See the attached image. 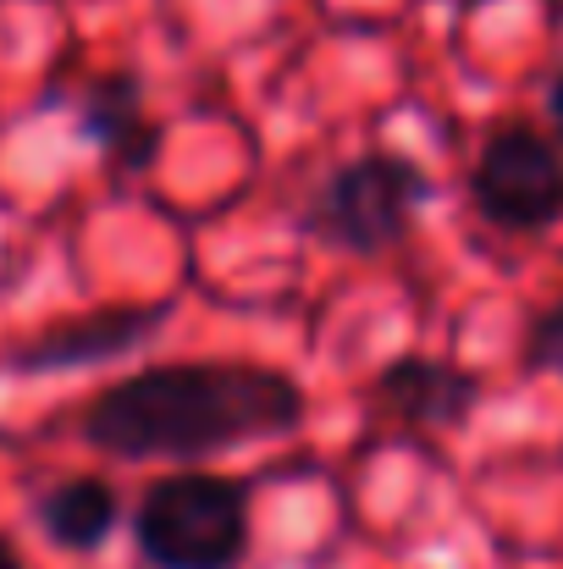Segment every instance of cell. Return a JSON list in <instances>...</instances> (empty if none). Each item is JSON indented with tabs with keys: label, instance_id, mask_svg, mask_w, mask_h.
Masks as SVG:
<instances>
[{
	"label": "cell",
	"instance_id": "6da1fadb",
	"mask_svg": "<svg viewBox=\"0 0 563 569\" xmlns=\"http://www.w3.org/2000/svg\"><path fill=\"white\" fill-rule=\"evenodd\" d=\"M304 426V387L260 360H167L78 409V437L122 465H204Z\"/></svg>",
	"mask_w": 563,
	"mask_h": 569
},
{
	"label": "cell",
	"instance_id": "7a4b0ae2",
	"mask_svg": "<svg viewBox=\"0 0 563 569\" xmlns=\"http://www.w3.org/2000/svg\"><path fill=\"white\" fill-rule=\"evenodd\" d=\"M249 481L178 465L133 503V553L144 569H238L249 559Z\"/></svg>",
	"mask_w": 563,
	"mask_h": 569
},
{
	"label": "cell",
	"instance_id": "3957f363",
	"mask_svg": "<svg viewBox=\"0 0 563 569\" xmlns=\"http://www.w3.org/2000/svg\"><path fill=\"white\" fill-rule=\"evenodd\" d=\"M431 199H436V183L425 178L420 161L398 150H365L354 161H338L315 183L304 204V232L332 254L381 260L414 232Z\"/></svg>",
	"mask_w": 563,
	"mask_h": 569
},
{
	"label": "cell",
	"instance_id": "277c9868",
	"mask_svg": "<svg viewBox=\"0 0 563 569\" xmlns=\"http://www.w3.org/2000/svg\"><path fill=\"white\" fill-rule=\"evenodd\" d=\"M470 210L514 238L563 227V144L536 122H497L464 178Z\"/></svg>",
	"mask_w": 563,
	"mask_h": 569
},
{
	"label": "cell",
	"instance_id": "5b68a950",
	"mask_svg": "<svg viewBox=\"0 0 563 569\" xmlns=\"http://www.w3.org/2000/svg\"><path fill=\"white\" fill-rule=\"evenodd\" d=\"M178 316V299H150V305H105L72 321H56L44 332H33L28 343H17L0 371L6 377H67V371H89V366H111L144 343L161 338V327Z\"/></svg>",
	"mask_w": 563,
	"mask_h": 569
},
{
	"label": "cell",
	"instance_id": "8992f818",
	"mask_svg": "<svg viewBox=\"0 0 563 569\" xmlns=\"http://www.w3.org/2000/svg\"><path fill=\"white\" fill-rule=\"evenodd\" d=\"M78 139L111 172H150L161 144H167V128L144 100V78L139 72L89 78L78 94Z\"/></svg>",
	"mask_w": 563,
	"mask_h": 569
},
{
	"label": "cell",
	"instance_id": "52a82bcc",
	"mask_svg": "<svg viewBox=\"0 0 563 569\" xmlns=\"http://www.w3.org/2000/svg\"><path fill=\"white\" fill-rule=\"evenodd\" d=\"M371 398L409 431H459L481 403V377L442 355H398L375 371Z\"/></svg>",
	"mask_w": 563,
	"mask_h": 569
},
{
	"label": "cell",
	"instance_id": "ba28073f",
	"mask_svg": "<svg viewBox=\"0 0 563 569\" xmlns=\"http://www.w3.org/2000/svg\"><path fill=\"white\" fill-rule=\"evenodd\" d=\"M122 515H128V503H122V492H117L105 476H67V481H56V487H44V492L33 498V526H39V537H44L50 548L83 553V559L100 553V548L117 537Z\"/></svg>",
	"mask_w": 563,
	"mask_h": 569
},
{
	"label": "cell",
	"instance_id": "9c48e42d",
	"mask_svg": "<svg viewBox=\"0 0 563 569\" xmlns=\"http://www.w3.org/2000/svg\"><path fill=\"white\" fill-rule=\"evenodd\" d=\"M520 360H525L531 377H563V293L531 316Z\"/></svg>",
	"mask_w": 563,
	"mask_h": 569
},
{
	"label": "cell",
	"instance_id": "30bf717a",
	"mask_svg": "<svg viewBox=\"0 0 563 569\" xmlns=\"http://www.w3.org/2000/svg\"><path fill=\"white\" fill-rule=\"evenodd\" d=\"M547 122H553V139L563 144V67L553 72V83H547Z\"/></svg>",
	"mask_w": 563,
	"mask_h": 569
},
{
	"label": "cell",
	"instance_id": "8fae6325",
	"mask_svg": "<svg viewBox=\"0 0 563 569\" xmlns=\"http://www.w3.org/2000/svg\"><path fill=\"white\" fill-rule=\"evenodd\" d=\"M0 569H28V565H22V553H17L6 537H0Z\"/></svg>",
	"mask_w": 563,
	"mask_h": 569
},
{
	"label": "cell",
	"instance_id": "7c38bea8",
	"mask_svg": "<svg viewBox=\"0 0 563 569\" xmlns=\"http://www.w3.org/2000/svg\"><path fill=\"white\" fill-rule=\"evenodd\" d=\"M453 11H481V6H492V0H448Z\"/></svg>",
	"mask_w": 563,
	"mask_h": 569
}]
</instances>
